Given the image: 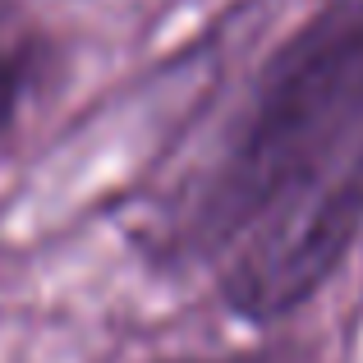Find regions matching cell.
Returning a JSON list of instances; mask_svg holds the SVG:
<instances>
[{
	"instance_id": "obj_1",
	"label": "cell",
	"mask_w": 363,
	"mask_h": 363,
	"mask_svg": "<svg viewBox=\"0 0 363 363\" xmlns=\"http://www.w3.org/2000/svg\"><path fill=\"white\" fill-rule=\"evenodd\" d=\"M363 230V0H327L267 65L203 203L221 299L299 308Z\"/></svg>"
},
{
	"instance_id": "obj_2",
	"label": "cell",
	"mask_w": 363,
	"mask_h": 363,
	"mask_svg": "<svg viewBox=\"0 0 363 363\" xmlns=\"http://www.w3.org/2000/svg\"><path fill=\"white\" fill-rule=\"evenodd\" d=\"M9 111H14V65H9L5 46H0V129L9 124Z\"/></svg>"
},
{
	"instance_id": "obj_3",
	"label": "cell",
	"mask_w": 363,
	"mask_h": 363,
	"mask_svg": "<svg viewBox=\"0 0 363 363\" xmlns=\"http://www.w3.org/2000/svg\"><path fill=\"white\" fill-rule=\"evenodd\" d=\"M203 363H294L285 354H244V359H203Z\"/></svg>"
}]
</instances>
